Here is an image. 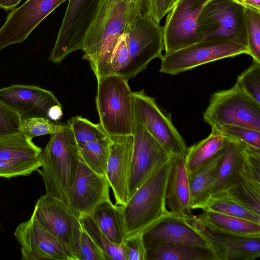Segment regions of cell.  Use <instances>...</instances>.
Wrapping results in <instances>:
<instances>
[{
	"label": "cell",
	"instance_id": "29",
	"mask_svg": "<svg viewBox=\"0 0 260 260\" xmlns=\"http://www.w3.org/2000/svg\"><path fill=\"white\" fill-rule=\"evenodd\" d=\"M42 149L22 132L0 137V159L31 161L41 159Z\"/></svg>",
	"mask_w": 260,
	"mask_h": 260
},
{
	"label": "cell",
	"instance_id": "24",
	"mask_svg": "<svg viewBox=\"0 0 260 260\" xmlns=\"http://www.w3.org/2000/svg\"><path fill=\"white\" fill-rule=\"evenodd\" d=\"M101 231L112 242L122 244L126 236L122 207L111 201L99 205L90 214Z\"/></svg>",
	"mask_w": 260,
	"mask_h": 260
},
{
	"label": "cell",
	"instance_id": "38",
	"mask_svg": "<svg viewBox=\"0 0 260 260\" xmlns=\"http://www.w3.org/2000/svg\"><path fill=\"white\" fill-rule=\"evenodd\" d=\"M222 135L260 148V132L245 126L223 124L213 126Z\"/></svg>",
	"mask_w": 260,
	"mask_h": 260
},
{
	"label": "cell",
	"instance_id": "34",
	"mask_svg": "<svg viewBox=\"0 0 260 260\" xmlns=\"http://www.w3.org/2000/svg\"><path fill=\"white\" fill-rule=\"evenodd\" d=\"M245 13L249 55L260 63V10L245 5Z\"/></svg>",
	"mask_w": 260,
	"mask_h": 260
},
{
	"label": "cell",
	"instance_id": "7",
	"mask_svg": "<svg viewBox=\"0 0 260 260\" xmlns=\"http://www.w3.org/2000/svg\"><path fill=\"white\" fill-rule=\"evenodd\" d=\"M242 54L249 55L247 47L221 38L203 40L183 48L165 54L160 58V73L177 75L200 66Z\"/></svg>",
	"mask_w": 260,
	"mask_h": 260
},
{
	"label": "cell",
	"instance_id": "10",
	"mask_svg": "<svg viewBox=\"0 0 260 260\" xmlns=\"http://www.w3.org/2000/svg\"><path fill=\"white\" fill-rule=\"evenodd\" d=\"M130 54L133 78L144 70L155 58H160L164 50L162 26L147 14L138 15L123 30Z\"/></svg>",
	"mask_w": 260,
	"mask_h": 260
},
{
	"label": "cell",
	"instance_id": "8",
	"mask_svg": "<svg viewBox=\"0 0 260 260\" xmlns=\"http://www.w3.org/2000/svg\"><path fill=\"white\" fill-rule=\"evenodd\" d=\"M203 119L211 127L232 124L260 132V104L234 85L211 95Z\"/></svg>",
	"mask_w": 260,
	"mask_h": 260
},
{
	"label": "cell",
	"instance_id": "18",
	"mask_svg": "<svg viewBox=\"0 0 260 260\" xmlns=\"http://www.w3.org/2000/svg\"><path fill=\"white\" fill-rule=\"evenodd\" d=\"M110 187L105 175L80 160L71 186L69 205L80 214H91L99 205L111 201Z\"/></svg>",
	"mask_w": 260,
	"mask_h": 260
},
{
	"label": "cell",
	"instance_id": "44",
	"mask_svg": "<svg viewBox=\"0 0 260 260\" xmlns=\"http://www.w3.org/2000/svg\"><path fill=\"white\" fill-rule=\"evenodd\" d=\"M62 116V111L61 105L52 107L48 112V119L54 122L59 120Z\"/></svg>",
	"mask_w": 260,
	"mask_h": 260
},
{
	"label": "cell",
	"instance_id": "43",
	"mask_svg": "<svg viewBox=\"0 0 260 260\" xmlns=\"http://www.w3.org/2000/svg\"><path fill=\"white\" fill-rule=\"evenodd\" d=\"M178 0H146V13L159 23Z\"/></svg>",
	"mask_w": 260,
	"mask_h": 260
},
{
	"label": "cell",
	"instance_id": "28",
	"mask_svg": "<svg viewBox=\"0 0 260 260\" xmlns=\"http://www.w3.org/2000/svg\"><path fill=\"white\" fill-rule=\"evenodd\" d=\"M147 260H216L208 247L188 244H164L147 250Z\"/></svg>",
	"mask_w": 260,
	"mask_h": 260
},
{
	"label": "cell",
	"instance_id": "17",
	"mask_svg": "<svg viewBox=\"0 0 260 260\" xmlns=\"http://www.w3.org/2000/svg\"><path fill=\"white\" fill-rule=\"evenodd\" d=\"M142 236L146 250L164 244H188L210 248L206 239L185 218L171 213L148 226L142 232Z\"/></svg>",
	"mask_w": 260,
	"mask_h": 260
},
{
	"label": "cell",
	"instance_id": "32",
	"mask_svg": "<svg viewBox=\"0 0 260 260\" xmlns=\"http://www.w3.org/2000/svg\"><path fill=\"white\" fill-rule=\"evenodd\" d=\"M200 209L260 223V214L240 204L224 198H210Z\"/></svg>",
	"mask_w": 260,
	"mask_h": 260
},
{
	"label": "cell",
	"instance_id": "15",
	"mask_svg": "<svg viewBox=\"0 0 260 260\" xmlns=\"http://www.w3.org/2000/svg\"><path fill=\"white\" fill-rule=\"evenodd\" d=\"M185 218L206 239L216 260H254L260 256V236L219 231L208 227L194 215Z\"/></svg>",
	"mask_w": 260,
	"mask_h": 260
},
{
	"label": "cell",
	"instance_id": "37",
	"mask_svg": "<svg viewBox=\"0 0 260 260\" xmlns=\"http://www.w3.org/2000/svg\"><path fill=\"white\" fill-rule=\"evenodd\" d=\"M66 125L56 124L55 122L43 117L28 118L22 120V131L29 139L62 131Z\"/></svg>",
	"mask_w": 260,
	"mask_h": 260
},
{
	"label": "cell",
	"instance_id": "4",
	"mask_svg": "<svg viewBox=\"0 0 260 260\" xmlns=\"http://www.w3.org/2000/svg\"><path fill=\"white\" fill-rule=\"evenodd\" d=\"M127 80L110 75L98 81L96 106L100 123L109 136L133 135V92Z\"/></svg>",
	"mask_w": 260,
	"mask_h": 260
},
{
	"label": "cell",
	"instance_id": "22",
	"mask_svg": "<svg viewBox=\"0 0 260 260\" xmlns=\"http://www.w3.org/2000/svg\"><path fill=\"white\" fill-rule=\"evenodd\" d=\"M212 197L231 200L260 214V172L242 160L228 187Z\"/></svg>",
	"mask_w": 260,
	"mask_h": 260
},
{
	"label": "cell",
	"instance_id": "36",
	"mask_svg": "<svg viewBox=\"0 0 260 260\" xmlns=\"http://www.w3.org/2000/svg\"><path fill=\"white\" fill-rule=\"evenodd\" d=\"M235 85L260 104V63L253 60L251 65L238 76Z\"/></svg>",
	"mask_w": 260,
	"mask_h": 260
},
{
	"label": "cell",
	"instance_id": "9",
	"mask_svg": "<svg viewBox=\"0 0 260 260\" xmlns=\"http://www.w3.org/2000/svg\"><path fill=\"white\" fill-rule=\"evenodd\" d=\"M49 59L58 63L70 53L82 50L102 0H68Z\"/></svg>",
	"mask_w": 260,
	"mask_h": 260
},
{
	"label": "cell",
	"instance_id": "3",
	"mask_svg": "<svg viewBox=\"0 0 260 260\" xmlns=\"http://www.w3.org/2000/svg\"><path fill=\"white\" fill-rule=\"evenodd\" d=\"M170 167V157L139 187L125 205H121L126 235L142 233L171 213L165 199Z\"/></svg>",
	"mask_w": 260,
	"mask_h": 260
},
{
	"label": "cell",
	"instance_id": "5",
	"mask_svg": "<svg viewBox=\"0 0 260 260\" xmlns=\"http://www.w3.org/2000/svg\"><path fill=\"white\" fill-rule=\"evenodd\" d=\"M245 9L239 0H209L198 19L201 40L225 38L247 47Z\"/></svg>",
	"mask_w": 260,
	"mask_h": 260
},
{
	"label": "cell",
	"instance_id": "13",
	"mask_svg": "<svg viewBox=\"0 0 260 260\" xmlns=\"http://www.w3.org/2000/svg\"><path fill=\"white\" fill-rule=\"evenodd\" d=\"M209 0H179L168 13L162 26L165 54L202 41L197 30L201 9Z\"/></svg>",
	"mask_w": 260,
	"mask_h": 260
},
{
	"label": "cell",
	"instance_id": "35",
	"mask_svg": "<svg viewBox=\"0 0 260 260\" xmlns=\"http://www.w3.org/2000/svg\"><path fill=\"white\" fill-rule=\"evenodd\" d=\"M130 54L123 30L118 38L111 57V75H116L128 80L132 78Z\"/></svg>",
	"mask_w": 260,
	"mask_h": 260
},
{
	"label": "cell",
	"instance_id": "48",
	"mask_svg": "<svg viewBox=\"0 0 260 260\" xmlns=\"http://www.w3.org/2000/svg\"><path fill=\"white\" fill-rule=\"evenodd\" d=\"M178 1H179V0H178ZM178 1H177V2H178Z\"/></svg>",
	"mask_w": 260,
	"mask_h": 260
},
{
	"label": "cell",
	"instance_id": "6",
	"mask_svg": "<svg viewBox=\"0 0 260 260\" xmlns=\"http://www.w3.org/2000/svg\"><path fill=\"white\" fill-rule=\"evenodd\" d=\"M80 214L63 201L45 194L37 201L31 216L62 244L73 260H78L83 230Z\"/></svg>",
	"mask_w": 260,
	"mask_h": 260
},
{
	"label": "cell",
	"instance_id": "26",
	"mask_svg": "<svg viewBox=\"0 0 260 260\" xmlns=\"http://www.w3.org/2000/svg\"><path fill=\"white\" fill-rule=\"evenodd\" d=\"M197 218L208 227L219 231L239 235L260 236V223L205 210Z\"/></svg>",
	"mask_w": 260,
	"mask_h": 260
},
{
	"label": "cell",
	"instance_id": "41",
	"mask_svg": "<svg viewBox=\"0 0 260 260\" xmlns=\"http://www.w3.org/2000/svg\"><path fill=\"white\" fill-rule=\"evenodd\" d=\"M127 260H147L142 233L126 235L122 243Z\"/></svg>",
	"mask_w": 260,
	"mask_h": 260
},
{
	"label": "cell",
	"instance_id": "2",
	"mask_svg": "<svg viewBox=\"0 0 260 260\" xmlns=\"http://www.w3.org/2000/svg\"><path fill=\"white\" fill-rule=\"evenodd\" d=\"M41 155L40 174L46 194L69 205L72 184L81 160L78 145L66 124L61 132L50 134Z\"/></svg>",
	"mask_w": 260,
	"mask_h": 260
},
{
	"label": "cell",
	"instance_id": "16",
	"mask_svg": "<svg viewBox=\"0 0 260 260\" xmlns=\"http://www.w3.org/2000/svg\"><path fill=\"white\" fill-rule=\"evenodd\" d=\"M14 236L23 260H73L62 244L32 216L16 227Z\"/></svg>",
	"mask_w": 260,
	"mask_h": 260
},
{
	"label": "cell",
	"instance_id": "39",
	"mask_svg": "<svg viewBox=\"0 0 260 260\" xmlns=\"http://www.w3.org/2000/svg\"><path fill=\"white\" fill-rule=\"evenodd\" d=\"M41 166V159L31 161L0 159V177L10 178L28 176L38 171Z\"/></svg>",
	"mask_w": 260,
	"mask_h": 260
},
{
	"label": "cell",
	"instance_id": "20",
	"mask_svg": "<svg viewBox=\"0 0 260 260\" xmlns=\"http://www.w3.org/2000/svg\"><path fill=\"white\" fill-rule=\"evenodd\" d=\"M110 137V155L105 176L112 188L115 205H125L128 200L133 136H113Z\"/></svg>",
	"mask_w": 260,
	"mask_h": 260
},
{
	"label": "cell",
	"instance_id": "12",
	"mask_svg": "<svg viewBox=\"0 0 260 260\" xmlns=\"http://www.w3.org/2000/svg\"><path fill=\"white\" fill-rule=\"evenodd\" d=\"M133 136V149L128 182V200L171 155L145 127L136 120L134 121Z\"/></svg>",
	"mask_w": 260,
	"mask_h": 260
},
{
	"label": "cell",
	"instance_id": "31",
	"mask_svg": "<svg viewBox=\"0 0 260 260\" xmlns=\"http://www.w3.org/2000/svg\"><path fill=\"white\" fill-rule=\"evenodd\" d=\"M80 220L83 230L102 250L107 260H127L122 245L110 240L101 231L90 214H80Z\"/></svg>",
	"mask_w": 260,
	"mask_h": 260
},
{
	"label": "cell",
	"instance_id": "27",
	"mask_svg": "<svg viewBox=\"0 0 260 260\" xmlns=\"http://www.w3.org/2000/svg\"><path fill=\"white\" fill-rule=\"evenodd\" d=\"M227 138L228 142L217 170L210 198L223 191L228 187L242 163L243 150L241 143Z\"/></svg>",
	"mask_w": 260,
	"mask_h": 260
},
{
	"label": "cell",
	"instance_id": "30",
	"mask_svg": "<svg viewBox=\"0 0 260 260\" xmlns=\"http://www.w3.org/2000/svg\"><path fill=\"white\" fill-rule=\"evenodd\" d=\"M110 137L78 145L81 160L95 172L106 175L110 155Z\"/></svg>",
	"mask_w": 260,
	"mask_h": 260
},
{
	"label": "cell",
	"instance_id": "19",
	"mask_svg": "<svg viewBox=\"0 0 260 260\" xmlns=\"http://www.w3.org/2000/svg\"><path fill=\"white\" fill-rule=\"evenodd\" d=\"M0 100L16 112L22 120L36 117L48 119L50 109L60 105L50 91L23 84H13L0 89Z\"/></svg>",
	"mask_w": 260,
	"mask_h": 260
},
{
	"label": "cell",
	"instance_id": "42",
	"mask_svg": "<svg viewBox=\"0 0 260 260\" xmlns=\"http://www.w3.org/2000/svg\"><path fill=\"white\" fill-rule=\"evenodd\" d=\"M78 260H107L103 252L83 229L81 234Z\"/></svg>",
	"mask_w": 260,
	"mask_h": 260
},
{
	"label": "cell",
	"instance_id": "21",
	"mask_svg": "<svg viewBox=\"0 0 260 260\" xmlns=\"http://www.w3.org/2000/svg\"><path fill=\"white\" fill-rule=\"evenodd\" d=\"M166 204L173 214L183 218L193 216L190 208L189 176L185 154L171 155L166 188Z\"/></svg>",
	"mask_w": 260,
	"mask_h": 260
},
{
	"label": "cell",
	"instance_id": "23",
	"mask_svg": "<svg viewBox=\"0 0 260 260\" xmlns=\"http://www.w3.org/2000/svg\"><path fill=\"white\" fill-rule=\"evenodd\" d=\"M228 142L227 137L211 127V132L207 138L188 147L185 164L189 178L223 151Z\"/></svg>",
	"mask_w": 260,
	"mask_h": 260
},
{
	"label": "cell",
	"instance_id": "1",
	"mask_svg": "<svg viewBox=\"0 0 260 260\" xmlns=\"http://www.w3.org/2000/svg\"><path fill=\"white\" fill-rule=\"evenodd\" d=\"M146 13V0H102L86 37L83 58L97 81L111 75L110 61L118 38L127 24Z\"/></svg>",
	"mask_w": 260,
	"mask_h": 260
},
{
	"label": "cell",
	"instance_id": "25",
	"mask_svg": "<svg viewBox=\"0 0 260 260\" xmlns=\"http://www.w3.org/2000/svg\"><path fill=\"white\" fill-rule=\"evenodd\" d=\"M224 150L189 178L191 210L200 209L210 198Z\"/></svg>",
	"mask_w": 260,
	"mask_h": 260
},
{
	"label": "cell",
	"instance_id": "33",
	"mask_svg": "<svg viewBox=\"0 0 260 260\" xmlns=\"http://www.w3.org/2000/svg\"><path fill=\"white\" fill-rule=\"evenodd\" d=\"M67 124L71 128L78 146L109 137L100 123L94 124L81 116L71 118Z\"/></svg>",
	"mask_w": 260,
	"mask_h": 260
},
{
	"label": "cell",
	"instance_id": "47",
	"mask_svg": "<svg viewBox=\"0 0 260 260\" xmlns=\"http://www.w3.org/2000/svg\"><path fill=\"white\" fill-rule=\"evenodd\" d=\"M239 1H240L241 2H242V3L245 1V0H239Z\"/></svg>",
	"mask_w": 260,
	"mask_h": 260
},
{
	"label": "cell",
	"instance_id": "14",
	"mask_svg": "<svg viewBox=\"0 0 260 260\" xmlns=\"http://www.w3.org/2000/svg\"><path fill=\"white\" fill-rule=\"evenodd\" d=\"M67 0H27L10 12L0 28V50L23 42L49 14Z\"/></svg>",
	"mask_w": 260,
	"mask_h": 260
},
{
	"label": "cell",
	"instance_id": "40",
	"mask_svg": "<svg viewBox=\"0 0 260 260\" xmlns=\"http://www.w3.org/2000/svg\"><path fill=\"white\" fill-rule=\"evenodd\" d=\"M21 132V117L16 112L0 100V137Z\"/></svg>",
	"mask_w": 260,
	"mask_h": 260
},
{
	"label": "cell",
	"instance_id": "45",
	"mask_svg": "<svg viewBox=\"0 0 260 260\" xmlns=\"http://www.w3.org/2000/svg\"><path fill=\"white\" fill-rule=\"evenodd\" d=\"M22 0H0V8L7 11H11Z\"/></svg>",
	"mask_w": 260,
	"mask_h": 260
},
{
	"label": "cell",
	"instance_id": "11",
	"mask_svg": "<svg viewBox=\"0 0 260 260\" xmlns=\"http://www.w3.org/2000/svg\"><path fill=\"white\" fill-rule=\"evenodd\" d=\"M133 100L134 119L141 123L170 155L186 154L188 147L183 137L154 99L142 90L133 92Z\"/></svg>",
	"mask_w": 260,
	"mask_h": 260
},
{
	"label": "cell",
	"instance_id": "46",
	"mask_svg": "<svg viewBox=\"0 0 260 260\" xmlns=\"http://www.w3.org/2000/svg\"><path fill=\"white\" fill-rule=\"evenodd\" d=\"M243 4L246 6L260 10V0H245Z\"/></svg>",
	"mask_w": 260,
	"mask_h": 260
}]
</instances>
